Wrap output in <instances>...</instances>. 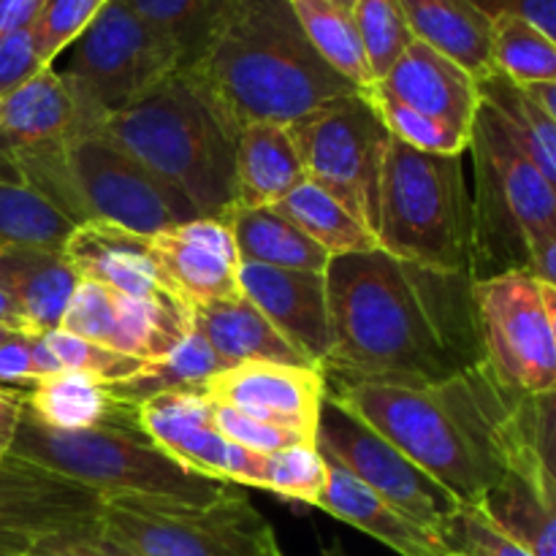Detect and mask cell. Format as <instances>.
Segmentation results:
<instances>
[{
  "label": "cell",
  "instance_id": "ab89813d",
  "mask_svg": "<svg viewBox=\"0 0 556 556\" xmlns=\"http://www.w3.org/2000/svg\"><path fill=\"white\" fill-rule=\"evenodd\" d=\"M264 492L304 505H318L326 489V459L315 443H296L266 456Z\"/></svg>",
  "mask_w": 556,
  "mask_h": 556
},
{
  "label": "cell",
  "instance_id": "5bb4252c",
  "mask_svg": "<svg viewBox=\"0 0 556 556\" xmlns=\"http://www.w3.org/2000/svg\"><path fill=\"white\" fill-rule=\"evenodd\" d=\"M136 416L147 438L179 465L237 486H264L266 456L242 448L217 429L215 405L201 389L155 396Z\"/></svg>",
  "mask_w": 556,
  "mask_h": 556
},
{
  "label": "cell",
  "instance_id": "f5cc1de1",
  "mask_svg": "<svg viewBox=\"0 0 556 556\" xmlns=\"http://www.w3.org/2000/svg\"><path fill=\"white\" fill-rule=\"evenodd\" d=\"M527 271H530L538 282H543V286L554 288L556 291V233L543 239V242L532 250L530 269Z\"/></svg>",
  "mask_w": 556,
  "mask_h": 556
},
{
  "label": "cell",
  "instance_id": "8fae6325",
  "mask_svg": "<svg viewBox=\"0 0 556 556\" xmlns=\"http://www.w3.org/2000/svg\"><path fill=\"white\" fill-rule=\"evenodd\" d=\"M309 182L340 199L369 231H378L389 128L364 92L291 125Z\"/></svg>",
  "mask_w": 556,
  "mask_h": 556
},
{
  "label": "cell",
  "instance_id": "7bdbcfd3",
  "mask_svg": "<svg viewBox=\"0 0 556 556\" xmlns=\"http://www.w3.org/2000/svg\"><path fill=\"white\" fill-rule=\"evenodd\" d=\"M47 342L54 351V356H58L60 367L68 369V372L90 375V378H96L103 386L130 378V375H136L144 367L141 358L109 351V348L98 345V342L81 340V337L68 334L63 329L47 331Z\"/></svg>",
  "mask_w": 556,
  "mask_h": 556
},
{
  "label": "cell",
  "instance_id": "74e56055",
  "mask_svg": "<svg viewBox=\"0 0 556 556\" xmlns=\"http://www.w3.org/2000/svg\"><path fill=\"white\" fill-rule=\"evenodd\" d=\"M364 96L378 109L380 119L389 128V134L394 139L405 141L413 150L432 152V155H467L470 136H462L459 130L448 128L440 119L427 117V114L405 106L394 96H389L380 85H372L369 90H364Z\"/></svg>",
  "mask_w": 556,
  "mask_h": 556
},
{
  "label": "cell",
  "instance_id": "4fadbf2b",
  "mask_svg": "<svg viewBox=\"0 0 556 556\" xmlns=\"http://www.w3.org/2000/svg\"><path fill=\"white\" fill-rule=\"evenodd\" d=\"M315 445L326 459L345 467L378 497L434 535H440L451 516L462 508L459 500L445 492L416 462L331 400H326L320 410Z\"/></svg>",
  "mask_w": 556,
  "mask_h": 556
},
{
  "label": "cell",
  "instance_id": "e0dca14e",
  "mask_svg": "<svg viewBox=\"0 0 556 556\" xmlns=\"http://www.w3.org/2000/svg\"><path fill=\"white\" fill-rule=\"evenodd\" d=\"M239 288L304 362L324 369L331 351L326 271L275 269L242 261Z\"/></svg>",
  "mask_w": 556,
  "mask_h": 556
},
{
  "label": "cell",
  "instance_id": "f1b7e54d",
  "mask_svg": "<svg viewBox=\"0 0 556 556\" xmlns=\"http://www.w3.org/2000/svg\"><path fill=\"white\" fill-rule=\"evenodd\" d=\"M233 233L239 258L250 264L275 266V269L296 271H326L331 255L291 220L280 215L275 206H233L223 217Z\"/></svg>",
  "mask_w": 556,
  "mask_h": 556
},
{
  "label": "cell",
  "instance_id": "bcb514c9",
  "mask_svg": "<svg viewBox=\"0 0 556 556\" xmlns=\"http://www.w3.org/2000/svg\"><path fill=\"white\" fill-rule=\"evenodd\" d=\"M43 68H49V65H43L38 58L30 27L0 38V98L30 81Z\"/></svg>",
  "mask_w": 556,
  "mask_h": 556
},
{
  "label": "cell",
  "instance_id": "94428289",
  "mask_svg": "<svg viewBox=\"0 0 556 556\" xmlns=\"http://www.w3.org/2000/svg\"><path fill=\"white\" fill-rule=\"evenodd\" d=\"M11 174H16L14 163H11V161H0V177H11Z\"/></svg>",
  "mask_w": 556,
  "mask_h": 556
},
{
  "label": "cell",
  "instance_id": "ee69618b",
  "mask_svg": "<svg viewBox=\"0 0 556 556\" xmlns=\"http://www.w3.org/2000/svg\"><path fill=\"white\" fill-rule=\"evenodd\" d=\"M215 405V402H212ZM215 424L228 440H233L242 448L255 451V454H277V451L288 448V445L296 443H313L304 434L293 432V429H282L275 427V424H264L255 421V418L242 416V413L231 410V407H220L215 405Z\"/></svg>",
  "mask_w": 556,
  "mask_h": 556
},
{
  "label": "cell",
  "instance_id": "277c9868",
  "mask_svg": "<svg viewBox=\"0 0 556 556\" xmlns=\"http://www.w3.org/2000/svg\"><path fill=\"white\" fill-rule=\"evenodd\" d=\"M98 134L179 190L199 217L223 220L237 204V136L182 71L109 114Z\"/></svg>",
  "mask_w": 556,
  "mask_h": 556
},
{
  "label": "cell",
  "instance_id": "be15d7a7",
  "mask_svg": "<svg viewBox=\"0 0 556 556\" xmlns=\"http://www.w3.org/2000/svg\"><path fill=\"white\" fill-rule=\"evenodd\" d=\"M334 3H340L342 9H351V11H353V5H356V0H334Z\"/></svg>",
  "mask_w": 556,
  "mask_h": 556
},
{
  "label": "cell",
  "instance_id": "7dc6e473",
  "mask_svg": "<svg viewBox=\"0 0 556 556\" xmlns=\"http://www.w3.org/2000/svg\"><path fill=\"white\" fill-rule=\"evenodd\" d=\"M470 3H476L489 20L500 14L519 16L556 43V0H470Z\"/></svg>",
  "mask_w": 556,
  "mask_h": 556
},
{
  "label": "cell",
  "instance_id": "2e32d148",
  "mask_svg": "<svg viewBox=\"0 0 556 556\" xmlns=\"http://www.w3.org/2000/svg\"><path fill=\"white\" fill-rule=\"evenodd\" d=\"M201 391L215 405L231 407L255 421L293 429L313 443L318 438L326 375L313 364H239L206 380Z\"/></svg>",
  "mask_w": 556,
  "mask_h": 556
},
{
  "label": "cell",
  "instance_id": "f6af8a7d",
  "mask_svg": "<svg viewBox=\"0 0 556 556\" xmlns=\"http://www.w3.org/2000/svg\"><path fill=\"white\" fill-rule=\"evenodd\" d=\"M519 432L543 470L556 483V389L527 396L519 405Z\"/></svg>",
  "mask_w": 556,
  "mask_h": 556
},
{
  "label": "cell",
  "instance_id": "4316f807",
  "mask_svg": "<svg viewBox=\"0 0 556 556\" xmlns=\"http://www.w3.org/2000/svg\"><path fill=\"white\" fill-rule=\"evenodd\" d=\"M413 38L438 49L476 81L494 71L492 20L470 0H400Z\"/></svg>",
  "mask_w": 556,
  "mask_h": 556
},
{
  "label": "cell",
  "instance_id": "8d00e7d4",
  "mask_svg": "<svg viewBox=\"0 0 556 556\" xmlns=\"http://www.w3.org/2000/svg\"><path fill=\"white\" fill-rule=\"evenodd\" d=\"M492 60L494 71L521 87L556 81V43L519 16L492 20Z\"/></svg>",
  "mask_w": 556,
  "mask_h": 556
},
{
  "label": "cell",
  "instance_id": "d590c367",
  "mask_svg": "<svg viewBox=\"0 0 556 556\" xmlns=\"http://www.w3.org/2000/svg\"><path fill=\"white\" fill-rule=\"evenodd\" d=\"M179 54V71L193 65L210 43L231 0H125Z\"/></svg>",
  "mask_w": 556,
  "mask_h": 556
},
{
  "label": "cell",
  "instance_id": "d4e9b609",
  "mask_svg": "<svg viewBox=\"0 0 556 556\" xmlns=\"http://www.w3.org/2000/svg\"><path fill=\"white\" fill-rule=\"evenodd\" d=\"M79 282L60 250L0 244V291L14 299L33 334L60 329Z\"/></svg>",
  "mask_w": 556,
  "mask_h": 556
},
{
  "label": "cell",
  "instance_id": "60d3db41",
  "mask_svg": "<svg viewBox=\"0 0 556 556\" xmlns=\"http://www.w3.org/2000/svg\"><path fill=\"white\" fill-rule=\"evenodd\" d=\"M106 0H43L36 22H33V41L43 65L54 60L90 27Z\"/></svg>",
  "mask_w": 556,
  "mask_h": 556
},
{
  "label": "cell",
  "instance_id": "4dcf8cb0",
  "mask_svg": "<svg viewBox=\"0 0 556 556\" xmlns=\"http://www.w3.org/2000/svg\"><path fill=\"white\" fill-rule=\"evenodd\" d=\"M275 210L329 255L367 253L378 248V237L369 231V226H364L329 190L309 179L293 188L280 204H275Z\"/></svg>",
  "mask_w": 556,
  "mask_h": 556
},
{
  "label": "cell",
  "instance_id": "681fc988",
  "mask_svg": "<svg viewBox=\"0 0 556 556\" xmlns=\"http://www.w3.org/2000/svg\"><path fill=\"white\" fill-rule=\"evenodd\" d=\"M36 554H47V556H130L123 548H117L114 543H109L106 538H101V532L96 530H85V532H74V535H63V538H52L49 543H43Z\"/></svg>",
  "mask_w": 556,
  "mask_h": 556
},
{
  "label": "cell",
  "instance_id": "3957f363",
  "mask_svg": "<svg viewBox=\"0 0 556 556\" xmlns=\"http://www.w3.org/2000/svg\"><path fill=\"white\" fill-rule=\"evenodd\" d=\"M182 74L233 136L255 123L296 125L358 92L315 52L288 0H231Z\"/></svg>",
  "mask_w": 556,
  "mask_h": 556
},
{
  "label": "cell",
  "instance_id": "8992f818",
  "mask_svg": "<svg viewBox=\"0 0 556 556\" xmlns=\"http://www.w3.org/2000/svg\"><path fill=\"white\" fill-rule=\"evenodd\" d=\"M11 163L22 182L47 195L74 226L101 220L152 237L199 220L179 190L98 130L16 152Z\"/></svg>",
  "mask_w": 556,
  "mask_h": 556
},
{
  "label": "cell",
  "instance_id": "f907efd6",
  "mask_svg": "<svg viewBox=\"0 0 556 556\" xmlns=\"http://www.w3.org/2000/svg\"><path fill=\"white\" fill-rule=\"evenodd\" d=\"M22 410H25V396L16 394V391L0 389V465L9 459Z\"/></svg>",
  "mask_w": 556,
  "mask_h": 556
},
{
  "label": "cell",
  "instance_id": "f546056e",
  "mask_svg": "<svg viewBox=\"0 0 556 556\" xmlns=\"http://www.w3.org/2000/svg\"><path fill=\"white\" fill-rule=\"evenodd\" d=\"M223 369L231 367L212 351V345L199 331L190 329V334L168 356L144 362V367L136 375L103 386V389L114 405L125 407V410H139L144 402L168 394V391L201 389L206 380L215 378Z\"/></svg>",
  "mask_w": 556,
  "mask_h": 556
},
{
  "label": "cell",
  "instance_id": "30bf717a",
  "mask_svg": "<svg viewBox=\"0 0 556 556\" xmlns=\"http://www.w3.org/2000/svg\"><path fill=\"white\" fill-rule=\"evenodd\" d=\"M58 68L98 125L179 71V54L125 0H106Z\"/></svg>",
  "mask_w": 556,
  "mask_h": 556
},
{
  "label": "cell",
  "instance_id": "d6a6232c",
  "mask_svg": "<svg viewBox=\"0 0 556 556\" xmlns=\"http://www.w3.org/2000/svg\"><path fill=\"white\" fill-rule=\"evenodd\" d=\"M25 407L43 427L76 432L103 424L117 405L109 400L106 389L96 378L63 369L36 380L25 394Z\"/></svg>",
  "mask_w": 556,
  "mask_h": 556
},
{
  "label": "cell",
  "instance_id": "1f68e13d",
  "mask_svg": "<svg viewBox=\"0 0 556 556\" xmlns=\"http://www.w3.org/2000/svg\"><path fill=\"white\" fill-rule=\"evenodd\" d=\"M288 3H291L293 14H296L304 33H307L315 52L337 74L345 76L358 92L378 85L351 9H342L334 0H288Z\"/></svg>",
  "mask_w": 556,
  "mask_h": 556
},
{
  "label": "cell",
  "instance_id": "91938a15",
  "mask_svg": "<svg viewBox=\"0 0 556 556\" xmlns=\"http://www.w3.org/2000/svg\"><path fill=\"white\" fill-rule=\"evenodd\" d=\"M318 556H351V554L345 552L342 541H334V543H329V546H326V548H320Z\"/></svg>",
  "mask_w": 556,
  "mask_h": 556
},
{
  "label": "cell",
  "instance_id": "5b68a950",
  "mask_svg": "<svg viewBox=\"0 0 556 556\" xmlns=\"http://www.w3.org/2000/svg\"><path fill=\"white\" fill-rule=\"evenodd\" d=\"M9 456L92 489L103 500L139 497L210 505L237 489V483L206 478L179 465L147 438L136 410L119 405L103 424L76 432L43 427L25 407Z\"/></svg>",
  "mask_w": 556,
  "mask_h": 556
},
{
  "label": "cell",
  "instance_id": "ba28073f",
  "mask_svg": "<svg viewBox=\"0 0 556 556\" xmlns=\"http://www.w3.org/2000/svg\"><path fill=\"white\" fill-rule=\"evenodd\" d=\"M375 237L396 258L470 275L472 190L465 155H432L391 136Z\"/></svg>",
  "mask_w": 556,
  "mask_h": 556
},
{
  "label": "cell",
  "instance_id": "7402d4cb",
  "mask_svg": "<svg viewBox=\"0 0 556 556\" xmlns=\"http://www.w3.org/2000/svg\"><path fill=\"white\" fill-rule=\"evenodd\" d=\"M378 85L405 106L440 119L462 136L472 134V123L481 106L478 81L438 49L413 38L410 47Z\"/></svg>",
  "mask_w": 556,
  "mask_h": 556
},
{
  "label": "cell",
  "instance_id": "836d02e7",
  "mask_svg": "<svg viewBox=\"0 0 556 556\" xmlns=\"http://www.w3.org/2000/svg\"><path fill=\"white\" fill-rule=\"evenodd\" d=\"M478 92H481V101L497 109L521 150L556 188V119L552 114L525 87L510 81L500 71L483 76L478 81Z\"/></svg>",
  "mask_w": 556,
  "mask_h": 556
},
{
  "label": "cell",
  "instance_id": "6f0895ef",
  "mask_svg": "<svg viewBox=\"0 0 556 556\" xmlns=\"http://www.w3.org/2000/svg\"><path fill=\"white\" fill-rule=\"evenodd\" d=\"M525 90L556 119V81H552V85H532L525 87Z\"/></svg>",
  "mask_w": 556,
  "mask_h": 556
},
{
  "label": "cell",
  "instance_id": "6125c7cd",
  "mask_svg": "<svg viewBox=\"0 0 556 556\" xmlns=\"http://www.w3.org/2000/svg\"><path fill=\"white\" fill-rule=\"evenodd\" d=\"M14 334H20V331H11V329H3V326H0V345H3V342Z\"/></svg>",
  "mask_w": 556,
  "mask_h": 556
},
{
  "label": "cell",
  "instance_id": "f35d334b",
  "mask_svg": "<svg viewBox=\"0 0 556 556\" xmlns=\"http://www.w3.org/2000/svg\"><path fill=\"white\" fill-rule=\"evenodd\" d=\"M353 22H356V30L367 49L375 81H380L413 43L405 11H402L400 0H356Z\"/></svg>",
  "mask_w": 556,
  "mask_h": 556
},
{
  "label": "cell",
  "instance_id": "816d5d0a",
  "mask_svg": "<svg viewBox=\"0 0 556 556\" xmlns=\"http://www.w3.org/2000/svg\"><path fill=\"white\" fill-rule=\"evenodd\" d=\"M43 0H0V38L33 27Z\"/></svg>",
  "mask_w": 556,
  "mask_h": 556
},
{
  "label": "cell",
  "instance_id": "603a6c76",
  "mask_svg": "<svg viewBox=\"0 0 556 556\" xmlns=\"http://www.w3.org/2000/svg\"><path fill=\"white\" fill-rule=\"evenodd\" d=\"M85 130L96 123L54 65L0 98V161Z\"/></svg>",
  "mask_w": 556,
  "mask_h": 556
},
{
  "label": "cell",
  "instance_id": "9c48e42d",
  "mask_svg": "<svg viewBox=\"0 0 556 556\" xmlns=\"http://www.w3.org/2000/svg\"><path fill=\"white\" fill-rule=\"evenodd\" d=\"M98 532L130 556H286L269 521L239 486L210 505L103 500Z\"/></svg>",
  "mask_w": 556,
  "mask_h": 556
},
{
  "label": "cell",
  "instance_id": "b9f144b4",
  "mask_svg": "<svg viewBox=\"0 0 556 556\" xmlns=\"http://www.w3.org/2000/svg\"><path fill=\"white\" fill-rule=\"evenodd\" d=\"M440 543L445 554L459 556H532L519 541L500 530L481 508L462 505L448 525L440 530Z\"/></svg>",
  "mask_w": 556,
  "mask_h": 556
},
{
  "label": "cell",
  "instance_id": "7c38bea8",
  "mask_svg": "<svg viewBox=\"0 0 556 556\" xmlns=\"http://www.w3.org/2000/svg\"><path fill=\"white\" fill-rule=\"evenodd\" d=\"M486 364L516 396L556 389V345L543 288L530 271H505L472 282Z\"/></svg>",
  "mask_w": 556,
  "mask_h": 556
},
{
  "label": "cell",
  "instance_id": "9f6ffc18",
  "mask_svg": "<svg viewBox=\"0 0 556 556\" xmlns=\"http://www.w3.org/2000/svg\"><path fill=\"white\" fill-rule=\"evenodd\" d=\"M0 326L11 331H20V334H33L30 324H27V318L22 315V309L16 307L14 299L3 291H0Z\"/></svg>",
  "mask_w": 556,
  "mask_h": 556
},
{
  "label": "cell",
  "instance_id": "03108f58",
  "mask_svg": "<svg viewBox=\"0 0 556 556\" xmlns=\"http://www.w3.org/2000/svg\"><path fill=\"white\" fill-rule=\"evenodd\" d=\"M448 556H459V554H448Z\"/></svg>",
  "mask_w": 556,
  "mask_h": 556
},
{
  "label": "cell",
  "instance_id": "d6986e66",
  "mask_svg": "<svg viewBox=\"0 0 556 556\" xmlns=\"http://www.w3.org/2000/svg\"><path fill=\"white\" fill-rule=\"evenodd\" d=\"M101 505V494L52 472L0 492V556H33L52 538L96 530Z\"/></svg>",
  "mask_w": 556,
  "mask_h": 556
},
{
  "label": "cell",
  "instance_id": "11a10c76",
  "mask_svg": "<svg viewBox=\"0 0 556 556\" xmlns=\"http://www.w3.org/2000/svg\"><path fill=\"white\" fill-rule=\"evenodd\" d=\"M30 364H33V378L36 380L63 372L58 356H54V351L49 348L47 334H30Z\"/></svg>",
  "mask_w": 556,
  "mask_h": 556
},
{
  "label": "cell",
  "instance_id": "e575fe53",
  "mask_svg": "<svg viewBox=\"0 0 556 556\" xmlns=\"http://www.w3.org/2000/svg\"><path fill=\"white\" fill-rule=\"evenodd\" d=\"M74 231V223L47 195L22 182L20 174L0 177V244H30L63 253Z\"/></svg>",
  "mask_w": 556,
  "mask_h": 556
},
{
  "label": "cell",
  "instance_id": "52a82bcc",
  "mask_svg": "<svg viewBox=\"0 0 556 556\" xmlns=\"http://www.w3.org/2000/svg\"><path fill=\"white\" fill-rule=\"evenodd\" d=\"M472 280L530 269L532 250L556 233V188L530 161L494 106L472 123Z\"/></svg>",
  "mask_w": 556,
  "mask_h": 556
},
{
  "label": "cell",
  "instance_id": "e7e4bbea",
  "mask_svg": "<svg viewBox=\"0 0 556 556\" xmlns=\"http://www.w3.org/2000/svg\"><path fill=\"white\" fill-rule=\"evenodd\" d=\"M33 556H47V554H33Z\"/></svg>",
  "mask_w": 556,
  "mask_h": 556
},
{
  "label": "cell",
  "instance_id": "6da1fadb",
  "mask_svg": "<svg viewBox=\"0 0 556 556\" xmlns=\"http://www.w3.org/2000/svg\"><path fill=\"white\" fill-rule=\"evenodd\" d=\"M472 277L396 258L383 248L331 255L326 378L434 383L486 362Z\"/></svg>",
  "mask_w": 556,
  "mask_h": 556
},
{
  "label": "cell",
  "instance_id": "484cf974",
  "mask_svg": "<svg viewBox=\"0 0 556 556\" xmlns=\"http://www.w3.org/2000/svg\"><path fill=\"white\" fill-rule=\"evenodd\" d=\"M307 179L291 125L255 123L237 134V204L275 206Z\"/></svg>",
  "mask_w": 556,
  "mask_h": 556
},
{
  "label": "cell",
  "instance_id": "db71d44e",
  "mask_svg": "<svg viewBox=\"0 0 556 556\" xmlns=\"http://www.w3.org/2000/svg\"><path fill=\"white\" fill-rule=\"evenodd\" d=\"M47 476V470H41V467H33L27 465V462H20V459H5L3 465H0V492H9V489H20V486H27V483H36L38 478Z\"/></svg>",
  "mask_w": 556,
  "mask_h": 556
},
{
  "label": "cell",
  "instance_id": "9a60e30c",
  "mask_svg": "<svg viewBox=\"0 0 556 556\" xmlns=\"http://www.w3.org/2000/svg\"><path fill=\"white\" fill-rule=\"evenodd\" d=\"M60 329L109 351L155 362L168 356L193 329L190 307L125 296L98 282L81 280Z\"/></svg>",
  "mask_w": 556,
  "mask_h": 556
},
{
  "label": "cell",
  "instance_id": "cb8c5ba5",
  "mask_svg": "<svg viewBox=\"0 0 556 556\" xmlns=\"http://www.w3.org/2000/svg\"><path fill=\"white\" fill-rule=\"evenodd\" d=\"M315 508L334 516L342 525L353 527L364 535L375 538L400 556H448L434 532L424 530L416 521L407 519L394 505L378 497L372 489L364 486L356 476H351L345 467L331 459H326V489Z\"/></svg>",
  "mask_w": 556,
  "mask_h": 556
},
{
  "label": "cell",
  "instance_id": "44dd1931",
  "mask_svg": "<svg viewBox=\"0 0 556 556\" xmlns=\"http://www.w3.org/2000/svg\"><path fill=\"white\" fill-rule=\"evenodd\" d=\"M519 429V416H516ZM532 556H556V483L516 432L503 481L476 505Z\"/></svg>",
  "mask_w": 556,
  "mask_h": 556
},
{
  "label": "cell",
  "instance_id": "83f0119b",
  "mask_svg": "<svg viewBox=\"0 0 556 556\" xmlns=\"http://www.w3.org/2000/svg\"><path fill=\"white\" fill-rule=\"evenodd\" d=\"M193 329L212 345V351L228 364H307L286 337L266 320V315L250 299L237 296L226 302L193 304Z\"/></svg>",
  "mask_w": 556,
  "mask_h": 556
},
{
  "label": "cell",
  "instance_id": "7a4b0ae2",
  "mask_svg": "<svg viewBox=\"0 0 556 556\" xmlns=\"http://www.w3.org/2000/svg\"><path fill=\"white\" fill-rule=\"evenodd\" d=\"M326 400L372 427L462 505L503 481L516 445L521 396L486 362L434 383L326 378Z\"/></svg>",
  "mask_w": 556,
  "mask_h": 556
},
{
  "label": "cell",
  "instance_id": "ffe728a7",
  "mask_svg": "<svg viewBox=\"0 0 556 556\" xmlns=\"http://www.w3.org/2000/svg\"><path fill=\"white\" fill-rule=\"evenodd\" d=\"M155 258L161 261L174 291L193 304L226 302L242 296L239 288V258L231 228L223 220L179 223L150 237Z\"/></svg>",
  "mask_w": 556,
  "mask_h": 556
},
{
  "label": "cell",
  "instance_id": "680465c9",
  "mask_svg": "<svg viewBox=\"0 0 556 556\" xmlns=\"http://www.w3.org/2000/svg\"><path fill=\"white\" fill-rule=\"evenodd\" d=\"M543 302H546V309H548V320H552V334H554V345H556V291L554 288L543 286Z\"/></svg>",
  "mask_w": 556,
  "mask_h": 556
},
{
  "label": "cell",
  "instance_id": "c3c4849f",
  "mask_svg": "<svg viewBox=\"0 0 556 556\" xmlns=\"http://www.w3.org/2000/svg\"><path fill=\"white\" fill-rule=\"evenodd\" d=\"M36 383L30 364V334H14L0 345V389L25 396Z\"/></svg>",
  "mask_w": 556,
  "mask_h": 556
},
{
  "label": "cell",
  "instance_id": "ac0fdd59",
  "mask_svg": "<svg viewBox=\"0 0 556 556\" xmlns=\"http://www.w3.org/2000/svg\"><path fill=\"white\" fill-rule=\"evenodd\" d=\"M63 255L79 280L98 282L144 302L190 307L168 282L150 237H141L114 223H81L65 242Z\"/></svg>",
  "mask_w": 556,
  "mask_h": 556
}]
</instances>
